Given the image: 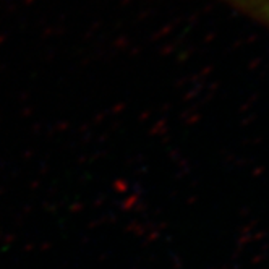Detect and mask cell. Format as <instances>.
Returning a JSON list of instances; mask_svg holds the SVG:
<instances>
[{
	"mask_svg": "<svg viewBox=\"0 0 269 269\" xmlns=\"http://www.w3.org/2000/svg\"><path fill=\"white\" fill-rule=\"evenodd\" d=\"M269 31V0H216Z\"/></svg>",
	"mask_w": 269,
	"mask_h": 269,
	"instance_id": "1",
	"label": "cell"
}]
</instances>
